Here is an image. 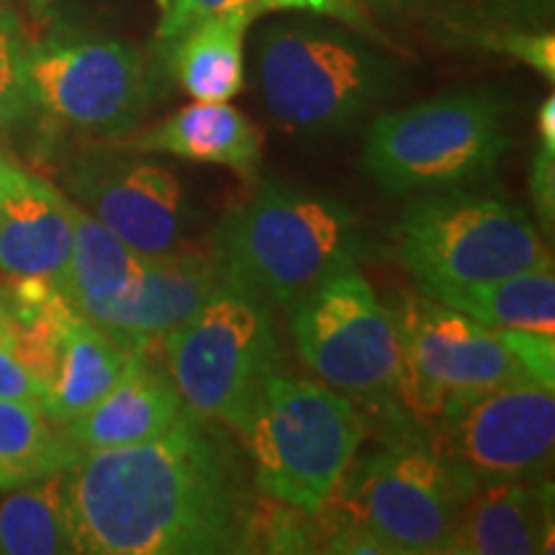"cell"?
I'll use <instances>...</instances> for the list:
<instances>
[{"label":"cell","instance_id":"17","mask_svg":"<svg viewBox=\"0 0 555 555\" xmlns=\"http://www.w3.org/2000/svg\"><path fill=\"white\" fill-rule=\"evenodd\" d=\"M147 347H139L124 367V373L101 401L86 414L60 427L73 453L82 455L95 450L127 448L155 440L168 433L185 404L180 399L170 373L147 360Z\"/></svg>","mask_w":555,"mask_h":555},{"label":"cell","instance_id":"3","mask_svg":"<svg viewBox=\"0 0 555 555\" xmlns=\"http://www.w3.org/2000/svg\"><path fill=\"white\" fill-rule=\"evenodd\" d=\"M360 221L339 201L266 180L211 240L221 275L262 301L294 307L339 270L358 268Z\"/></svg>","mask_w":555,"mask_h":555},{"label":"cell","instance_id":"21","mask_svg":"<svg viewBox=\"0 0 555 555\" xmlns=\"http://www.w3.org/2000/svg\"><path fill=\"white\" fill-rule=\"evenodd\" d=\"M73 219V255L57 288L80 317H90L108 301L127 294L150 258L121 242L99 219L75 204Z\"/></svg>","mask_w":555,"mask_h":555},{"label":"cell","instance_id":"4","mask_svg":"<svg viewBox=\"0 0 555 555\" xmlns=\"http://www.w3.org/2000/svg\"><path fill=\"white\" fill-rule=\"evenodd\" d=\"M255 481L278 504L317 515L335 496L365 435L358 406L332 386L273 373L245 429Z\"/></svg>","mask_w":555,"mask_h":555},{"label":"cell","instance_id":"28","mask_svg":"<svg viewBox=\"0 0 555 555\" xmlns=\"http://www.w3.org/2000/svg\"><path fill=\"white\" fill-rule=\"evenodd\" d=\"M532 196L540 221L551 229L555 217V99L540 103L538 111V152L532 159Z\"/></svg>","mask_w":555,"mask_h":555},{"label":"cell","instance_id":"19","mask_svg":"<svg viewBox=\"0 0 555 555\" xmlns=\"http://www.w3.org/2000/svg\"><path fill=\"white\" fill-rule=\"evenodd\" d=\"M134 352V347L111 337L75 309L69 311L62 322L52 376L41 399L44 414L57 427L78 420L95 401L106 397Z\"/></svg>","mask_w":555,"mask_h":555},{"label":"cell","instance_id":"13","mask_svg":"<svg viewBox=\"0 0 555 555\" xmlns=\"http://www.w3.org/2000/svg\"><path fill=\"white\" fill-rule=\"evenodd\" d=\"M69 201L137 253L157 258L183 245L191 211L185 191L163 165L119 144L82 150L62 170Z\"/></svg>","mask_w":555,"mask_h":555},{"label":"cell","instance_id":"25","mask_svg":"<svg viewBox=\"0 0 555 555\" xmlns=\"http://www.w3.org/2000/svg\"><path fill=\"white\" fill-rule=\"evenodd\" d=\"M234 11L249 13L255 18L273 11L314 13V16H330L345 21L350 26H360V11L352 0H163L157 39L170 47L198 21Z\"/></svg>","mask_w":555,"mask_h":555},{"label":"cell","instance_id":"1","mask_svg":"<svg viewBox=\"0 0 555 555\" xmlns=\"http://www.w3.org/2000/svg\"><path fill=\"white\" fill-rule=\"evenodd\" d=\"M75 553L255 551V506L221 435L189 406L168 433L95 450L65 470Z\"/></svg>","mask_w":555,"mask_h":555},{"label":"cell","instance_id":"31","mask_svg":"<svg viewBox=\"0 0 555 555\" xmlns=\"http://www.w3.org/2000/svg\"><path fill=\"white\" fill-rule=\"evenodd\" d=\"M16 168H18L16 163H11L9 157H3V155H0V185H3L5 180H9V178L13 176V172H16Z\"/></svg>","mask_w":555,"mask_h":555},{"label":"cell","instance_id":"8","mask_svg":"<svg viewBox=\"0 0 555 555\" xmlns=\"http://www.w3.org/2000/svg\"><path fill=\"white\" fill-rule=\"evenodd\" d=\"M24 73L29 116L50 129L114 142L147 114V62L124 39L54 34L29 44Z\"/></svg>","mask_w":555,"mask_h":555},{"label":"cell","instance_id":"22","mask_svg":"<svg viewBox=\"0 0 555 555\" xmlns=\"http://www.w3.org/2000/svg\"><path fill=\"white\" fill-rule=\"evenodd\" d=\"M425 296L476 319L489 330L555 335L553 266L476 286L440 288Z\"/></svg>","mask_w":555,"mask_h":555},{"label":"cell","instance_id":"26","mask_svg":"<svg viewBox=\"0 0 555 555\" xmlns=\"http://www.w3.org/2000/svg\"><path fill=\"white\" fill-rule=\"evenodd\" d=\"M29 44L21 18L0 5V139L13 134L29 119L24 73Z\"/></svg>","mask_w":555,"mask_h":555},{"label":"cell","instance_id":"15","mask_svg":"<svg viewBox=\"0 0 555 555\" xmlns=\"http://www.w3.org/2000/svg\"><path fill=\"white\" fill-rule=\"evenodd\" d=\"M75 242L73 201L29 170L0 185V278L60 286Z\"/></svg>","mask_w":555,"mask_h":555},{"label":"cell","instance_id":"30","mask_svg":"<svg viewBox=\"0 0 555 555\" xmlns=\"http://www.w3.org/2000/svg\"><path fill=\"white\" fill-rule=\"evenodd\" d=\"M352 3H365L373 9H386V11H406V9H420V5L433 3V0H352Z\"/></svg>","mask_w":555,"mask_h":555},{"label":"cell","instance_id":"11","mask_svg":"<svg viewBox=\"0 0 555 555\" xmlns=\"http://www.w3.org/2000/svg\"><path fill=\"white\" fill-rule=\"evenodd\" d=\"M433 420V446L474 486L540 478L553 466L555 397L540 380L457 393Z\"/></svg>","mask_w":555,"mask_h":555},{"label":"cell","instance_id":"29","mask_svg":"<svg viewBox=\"0 0 555 555\" xmlns=\"http://www.w3.org/2000/svg\"><path fill=\"white\" fill-rule=\"evenodd\" d=\"M0 399L31 401L39 406L44 399V386L21 358L3 298H0Z\"/></svg>","mask_w":555,"mask_h":555},{"label":"cell","instance_id":"9","mask_svg":"<svg viewBox=\"0 0 555 555\" xmlns=\"http://www.w3.org/2000/svg\"><path fill=\"white\" fill-rule=\"evenodd\" d=\"M288 309L304 363L327 386L371 406L401 404L404 347L397 314L358 268L339 270Z\"/></svg>","mask_w":555,"mask_h":555},{"label":"cell","instance_id":"12","mask_svg":"<svg viewBox=\"0 0 555 555\" xmlns=\"http://www.w3.org/2000/svg\"><path fill=\"white\" fill-rule=\"evenodd\" d=\"M401 330V406L435 416L450 397L535 380L494 330L429 296H401L391 307Z\"/></svg>","mask_w":555,"mask_h":555},{"label":"cell","instance_id":"18","mask_svg":"<svg viewBox=\"0 0 555 555\" xmlns=\"http://www.w3.org/2000/svg\"><path fill=\"white\" fill-rule=\"evenodd\" d=\"M139 155H170L191 163L221 165L255 180L262 159V137L255 124L229 101H193L155 127L114 139Z\"/></svg>","mask_w":555,"mask_h":555},{"label":"cell","instance_id":"10","mask_svg":"<svg viewBox=\"0 0 555 555\" xmlns=\"http://www.w3.org/2000/svg\"><path fill=\"white\" fill-rule=\"evenodd\" d=\"M474 483L433 442L401 440L347 466L339 512L376 535L388 553H446L461 504ZM335 499V496H332Z\"/></svg>","mask_w":555,"mask_h":555},{"label":"cell","instance_id":"7","mask_svg":"<svg viewBox=\"0 0 555 555\" xmlns=\"http://www.w3.org/2000/svg\"><path fill=\"white\" fill-rule=\"evenodd\" d=\"M168 373L183 404L208 422L242 433L262 386L278 371L268 301L232 281L163 337Z\"/></svg>","mask_w":555,"mask_h":555},{"label":"cell","instance_id":"24","mask_svg":"<svg viewBox=\"0 0 555 555\" xmlns=\"http://www.w3.org/2000/svg\"><path fill=\"white\" fill-rule=\"evenodd\" d=\"M78 463L62 429L31 401L0 399V494Z\"/></svg>","mask_w":555,"mask_h":555},{"label":"cell","instance_id":"6","mask_svg":"<svg viewBox=\"0 0 555 555\" xmlns=\"http://www.w3.org/2000/svg\"><path fill=\"white\" fill-rule=\"evenodd\" d=\"M506 119V101L486 88L380 114L365 131L363 170L388 193L453 189L496 168L512 144Z\"/></svg>","mask_w":555,"mask_h":555},{"label":"cell","instance_id":"16","mask_svg":"<svg viewBox=\"0 0 555 555\" xmlns=\"http://www.w3.org/2000/svg\"><path fill=\"white\" fill-rule=\"evenodd\" d=\"M553 483L545 476L476 483L461 504L446 553H553Z\"/></svg>","mask_w":555,"mask_h":555},{"label":"cell","instance_id":"32","mask_svg":"<svg viewBox=\"0 0 555 555\" xmlns=\"http://www.w3.org/2000/svg\"><path fill=\"white\" fill-rule=\"evenodd\" d=\"M29 3H31V5H37V9H41V5L50 3V0H29Z\"/></svg>","mask_w":555,"mask_h":555},{"label":"cell","instance_id":"23","mask_svg":"<svg viewBox=\"0 0 555 555\" xmlns=\"http://www.w3.org/2000/svg\"><path fill=\"white\" fill-rule=\"evenodd\" d=\"M5 494L0 502V555L75 553L65 470Z\"/></svg>","mask_w":555,"mask_h":555},{"label":"cell","instance_id":"5","mask_svg":"<svg viewBox=\"0 0 555 555\" xmlns=\"http://www.w3.org/2000/svg\"><path fill=\"white\" fill-rule=\"evenodd\" d=\"M388 242L422 294L553 266L543 234L522 208L466 191L435 193L409 204L393 221Z\"/></svg>","mask_w":555,"mask_h":555},{"label":"cell","instance_id":"27","mask_svg":"<svg viewBox=\"0 0 555 555\" xmlns=\"http://www.w3.org/2000/svg\"><path fill=\"white\" fill-rule=\"evenodd\" d=\"M468 41L478 50L499 52L506 57L522 62L553 82L555 78V37L553 31H527V29H470Z\"/></svg>","mask_w":555,"mask_h":555},{"label":"cell","instance_id":"14","mask_svg":"<svg viewBox=\"0 0 555 555\" xmlns=\"http://www.w3.org/2000/svg\"><path fill=\"white\" fill-rule=\"evenodd\" d=\"M224 275L214 258L196 253H168L150 258L137 281L106 307L86 317L111 337L134 347H150L185 324L221 286Z\"/></svg>","mask_w":555,"mask_h":555},{"label":"cell","instance_id":"20","mask_svg":"<svg viewBox=\"0 0 555 555\" xmlns=\"http://www.w3.org/2000/svg\"><path fill=\"white\" fill-rule=\"evenodd\" d=\"M255 16L217 13L170 44L172 73L193 101H232L245 86V37Z\"/></svg>","mask_w":555,"mask_h":555},{"label":"cell","instance_id":"2","mask_svg":"<svg viewBox=\"0 0 555 555\" xmlns=\"http://www.w3.org/2000/svg\"><path fill=\"white\" fill-rule=\"evenodd\" d=\"M253 75L275 124L322 137L397 99L406 67L345 21L304 13L260 31Z\"/></svg>","mask_w":555,"mask_h":555}]
</instances>
